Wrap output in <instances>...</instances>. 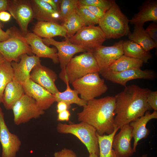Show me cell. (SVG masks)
Segmentation results:
<instances>
[{
  "label": "cell",
  "mask_w": 157,
  "mask_h": 157,
  "mask_svg": "<svg viewBox=\"0 0 157 157\" xmlns=\"http://www.w3.org/2000/svg\"><path fill=\"white\" fill-rule=\"evenodd\" d=\"M151 91L148 88L132 84L126 86L123 91L115 96V127L120 129L152 110L147 102Z\"/></svg>",
  "instance_id": "6da1fadb"
},
{
  "label": "cell",
  "mask_w": 157,
  "mask_h": 157,
  "mask_svg": "<svg viewBox=\"0 0 157 157\" xmlns=\"http://www.w3.org/2000/svg\"><path fill=\"white\" fill-rule=\"evenodd\" d=\"M115 96L94 99L87 102L82 110L77 114L78 119L94 127L100 135L112 133L115 129Z\"/></svg>",
  "instance_id": "7a4b0ae2"
},
{
  "label": "cell",
  "mask_w": 157,
  "mask_h": 157,
  "mask_svg": "<svg viewBox=\"0 0 157 157\" xmlns=\"http://www.w3.org/2000/svg\"><path fill=\"white\" fill-rule=\"evenodd\" d=\"M129 20L121 11L115 0L104 16L99 19V26L106 39H118L130 32Z\"/></svg>",
  "instance_id": "3957f363"
},
{
  "label": "cell",
  "mask_w": 157,
  "mask_h": 157,
  "mask_svg": "<svg viewBox=\"0 0 157 157\" xmlns=\"http://www.w3.org/2000/svg\"><path fill=\"white\" fill-rule=\"evenodd\" d=\"M99 69L92 53L85 52L73 58L65 70H61L59 78L65 83L72 84L91 73L99 72Z\"/></svg>",
  "instance_id": "277c9868"
},
{
  "label": "cell",
  "mask_w": 157,
  "mask_h": 157,
  "mask_svg": "<svg viewBox=\"0 0 157 157\" xmlns=\"http://www.w3.org/2000/svg\"><path fill=\"white\" fill-rule=\"evenodd\" d=\"M56 129L60 133L70 134L77 138L86 147L89 154L99 155V149L97 131L93 126L83 122L69 124L59 123Z\"/></svg>",
  "instance_id": "5b68a950"
},
{
  "label": "cell",
  "mask_w": 157,
  "mask_h": 157,
  "mask_svg": "<svg viewBox=\"0 0 157 157\" xmlns=\"http://www.w3.org/2000/svg\"><path fill=\"white\" fill-rule=\"evenodd\" d=\"M10 28V38L0 42V53L6 60L10 62H18L22 54L26 53L32 55L33 53L21 31L15 27Z\"/></svg>",
  "instance_id": "8992f818"
},
{
  "label": "cell",
  "mask_w": 157,
  "mask_h": 157,
  "mask_svg": "<svg viewBox=\"0 0 157 157\" xmlns=\"http://www.w3.org/2000/svg\"><path fill=\"white\" fill-rule=\"evenodd\" d=\"M74 89L80 95L81 98L88 101L105 93L108 89L104 80L99 72L88 74L72 84Z\"/></svg>",
  "instance_id": "52a82bcc"
},
{
  "label": "cell",
  "mask_w": 157,
  "mask_h": 157,
  "mask_svg": "<svg viewBox=\"0 0 157 157\" xmlns=\"http://www.w3.org/2000/svg\"><path fill=\"white\" fill-rule=\"evenodd\" d=\"M106 39L99 26H91L83 27L68 39L71 43L81 47L86 52L92 53L102 45Z\"/></svg>",
  "instance_id": "ba28073f"
},
{
  "label": "cell",
  "mask_w": 157,
  "mask_h": 157,
  "mask_svg": "<svg viewBox=\"0 0 157 157\" xmlns=\"http://www.w3.org/2000/svg\"><path fill=\"white\" fill-rule=\"evenodd\" d=\"M12 110L14 123L17 125L39 118L44 113L38 106L35 100L25 94L15 104Z\"/></svg>",
  "instance_id": "9c48e42d"
},
{
  "label": "cell",
  "mask_w": 157,
  "mask_h": 157,
  "mask_svg": "<svg viewBox=\"0 0 157 157\" xmlns=\"http://www.w3.org/2000/svg\"><path fill=\"white\" fill-rule=\"evenodd\" d=\"M15 20L24 36L29 31V24L34 18V13L30 0H9L8 10Z\"/></svg>",
  "instance_id": "30bf717a"
},
{
  "label": "cell",
  "mask_w": 157,
  "mask_h": 157,
  "mask_svg": "<svg viewBox=\"0 0 157 157\" xmlns=\"http://www.w3.org/2000/svg\"><path fill=\"white\" fill-rule=\"evenodd\" d=\"M99 73L106 80L125 87L126 86L127 82L132 80L144 79L153 80L156 77V74L153 70H143L140 68L130 69L120 72L106 70Z\"/></svg>",
  "instance_id": "8fae6325"
},
{
  "label": "cell",
  "mask_w": 157,
  "mask_h": 157,
  "mask_svg": "<svg viewBox=\"0 0 157 157\" xmlns=\"http://www.w3.org/2000/svg\"><path fill=\"white\" fill-rule=\"evenodd\" d=\"M123 41L120 40L110 46L101 45L93 51L92 53L98 65L99 72L107 70L111 65L124 55Z\"/></svg>",
  "instance_id": "7c38bea8"
},
{
  "label": "cell",
  "mask_w": 157,
  "mask_h": 157,
  "mask_svg": "<svg viewBox=\"0 0 157 157\" xmlns=\"http://www.w3.org/2000/svg\"><path fill=\"white\" fill-rule=\"evenodd\" d=\"M0 142L2 148L1 157H16L21 144L17 135L11 133L5 123L4 114L0 106Z\"/></svg>",
  "instance_id": "4fadbf2b"
},
{
  "label": "cell",
  "mask_w": 157,
  "mask_h": 157,
  "mask_svg": "<svg viewBox=\"0 0 157 157\" xmlns=\"http://www.w3.org/2000/svg\"><path fill=\"white\" fill-rule=\"evenodd\" d=\"M47 45H52L56 48L57 55L61 70L65 69L66 66L76 54L86 51L81 47L71 43L68 39L59 42L53 38L42 39Z\"/></svg>",
  "instance_id": "5bb4252c"
},
{
  "label": "cell",
  "mask_w": 157,
  "mask_h": 157,
  "mask_svg": "<svg viewBox=\"0 0 157 157\" xmlns=\"http://www.w3.org/2000/svg\"><path fill=\"white\" fill-rule=\"evenodd\" d=\"M22 85L25 94L33 99L41 110L48 109L56 102L53 94L31 79Z\"/></svg>",
  "instance_id": "9a60e30c"
},
{
  "label": "cell",
  "mask_w": 157,
  "mask_h": 157,
  "mask_svg": "<svg viewBox=\"0 0 157 157\" xmlns=\"http://www.w3.org/2000/svg\"><path fill=\"white\" fill-rule=\"evenodd\" d=\"M19 62L12 61L11 65L13 79L22 84L30 79L31 73L34 67L41 63L39 58L35 55L24 53L21 56Z\"/></svg>",
  "instance_id": "2e32d148"
},
{
  "label": "cell",
  "mask_w": 157,
  "mask_h": 157,
  "mask_svg": "<svg viewBox=\"0 0 157 157\" xmlns=\"http://www.w3.org/2000/svg\"><path fill=\"white\" fill-rule=\"evenodd\" d=\"M57 78L54 71L41 63L34 67L30 74V79L52 94L59 91L55 84Z\"/></svg>",
  "instance_id": "e0dca14e"
},
{
  "label": "cell",
  "mask_w": 157,
  "mask_h": 157,
  "mask_svg": "<svg viewBox=\"0 0 157 157\" xmlns=\"http://www.w3.org/2000/svg\"><path fill=\"white\" fill-rule=\"evenodd\" d=\"M120 129L119 132L113 137L112 148L116 157H130L134 153L131 144L132 128L128 124Z\"/></svg>",
  "instance_id": "ac0fdd59"
},
{
  "label": "cell",
  "mask_w": 157,
  "mask_h": 157,
  "mask_svg": "<svg viewBox=\"0 0 157 157\" xmlns=\"http://www.w3.org/2000/svg\"><path fill=\"white\" fill-rule=\"evenodd\" d=\"M24 37L33 53L36 56L39 58H50L55 64L59 63L56 47H49L44 43L42 38L33 32H29Z\"/></svg>",
  "instance_id": "d6986e66"
},
{
  "label": "cell",
  "mask_w": 157,
  "mask_h": 157,
  "mask_svg": "<svg viewBox=\"0 0 157 157\" xmlns=\"http://www.w3.org/2000/svg\"><path fill=\"white\" fill-rule=\"evenodd\" d=\"M157 118V111L151 113L147 111L142 116L131 122L129 125L132 128V136L134 139L133 149L136 152V147L139 141L146 138L150 133V130L146 127L147 123L151 120Z\"/></svg>",
  "instance_id": "ffe728a7"
},
{
  "label": "cell",
  "mask_w": 157,
  "mask_h": 157,
  "mask_svg": "<svg viewBox=\"0 0 157 157\" xmlns=\"http://www.w3.org/2000/svg\"><path fill=\"white\" fill-rule=\"evenodd\" d=\"M30 1L33 12L34 18L38 21L52 22L62 24L60 13L54 10L43 0H30Z\"/></svg>",
  "instance_id": "44dd1931"
},
{
  "label": "cell",
  "mask_w": 157,
  "mask_h": 157,
  "mask_svg": "<svg viewBox=\"0 0 157 157\" xmlns=\"http://www.w3.org/2000/svg\"><path fill=\"white\" fill-rule=\"evenodd\" d=\"M157 22V1L148 0L139 8V12L130 19V23L135 26H143L148 21Z\"/></svg>",
  "instance_id": "7402d4cb"
},
{
  "label": "cell",
  "mask_w": 157,
  "mask_h": 157,
  "mask_svg": "<svg viewBox=\"0 0 157 157\" xmlns=\"http://www.w3.org/2000/svg\"><path fill=\"white\" fill-rule=\"evenodd\" d=\"M33 33L41 38H51L56 36L65 38L66 31L63 26L52 22L38 21L35 24Z\"/></svg>",
  "instance_id": "603a6c76"
},
{
  "label": "cell",
  "mask_w": 157,
  "mask_h": 157,
  "mask_svg": "<svg viewBox=\"0 0 157 157\" xmlns=\"http://www.w3.org/2000/svg\"><path fill=\"white\" fill-rule=\"evenodd\" d=\"M25 94L22 85L13 79L6 85L3 94L2 103L5 108L12 109L15 104Z\"/></svg>",
  "instance_id": "cb8c5ba5"
},
{
  "label": "cell",
  "mask_w": 157,
  "mask_h": 157,
  "mask_svg": "<svg viewBox=\"0 0 157 157\" xmlns=\"http://www.w3.org/2000/svg\"><path fill=\"white\" fill-rule=\"evenodd\" d=\"M129 40L141 46L146 51L156 48V45L147 33L143 26H134L133 32L128 35Z\"/></svg>",
  "instance_id": "d4e9b609"
},
{
  "label": "cell",
  "mask_w": 157,
  "mask_h": 157,
  "mask_svg": "<svg viewBox=\"0 0 157 157\" xmlns=\"http://www.w3.org/2000/svg\"><path fill=\"white\" fill-rule=\"evenodd\" d=\"M124 55L147 63L153 56L149 51H146L141 46L130 40L123 41L122 44Z\"/></svg>",
  "instance_id": "484cf974"
},
{
  "label": "cell",
  "mask_w": 157,
  "mask_h": 157,
  "mask_svg": "<svg viewBox=\"0 0 157 157\" xmlns=\"http://www.w3.org/2000/svg\"><path fill=\"white\" fill-rule=\"evenodd\" d=\"M65 83L67 88L64 91L62 92L59 91L53 94L56 102L62 101L70 106L71 104H74L80 106H84L87 101L78 97L77 91L74 89H71L68 82H66Z\"/></svg>",
  "instance_id": "4316f807"
},
{
  "label": "cell",
  "mask_w": 157,
  "mask_h": 157,
  "mask_svg": "<svg viewBox=\"0 0 157 157\" xmlns=\"http://www.w3.org/2000/svg\"><path fill=\"white\" fill-rule=\"evenodd\" d=\"M143 63L141 60L123 55L108 68L107 70L115 72L140 68Z\"/></svg>",
  "instance_id": "83f0119b"
},
{
  "label": "cell",
  "mask_w": 157,
  "mask_h": 157,
  "mask_svg": "<svg viewBox=\"0 0 157 157\" xmlns=\"http://www.w3.org/2000/svg\"><path fill=\"white\" fill-rule=\"evenodd\" d=\"M119 129L115 127L112 133L107 135H100L97 133L99 149V157H116L112 145L113 137Z\"/></svg>",
  "instance_id": "f1b7e54d"
},
{
  "label": "cell",
  "mask_w": 157,
  "mask_h": 157,
  "mask_svg": "<svg viewBox=\"0 0 157 157\" xmlns=\"http://www.w3.org/2000/svg\"><path fill=\"white\" fill-rule=\"evenodd\" d=\"M76 10L67 17L61 24L66 31L65 39L70 38L82 27L85 26L84 21Z\"/></svg>",
  "instance_id": "f546056e"
},
{
  "label": "cell",
  "mask_w": 157,
  "mask_h": 157,
  "mask_svg": "<svg viewBox=\"0 0 157 157\" xmlns=\"http://www.w3.org/2000/svg\"><path fill=\"white\" fill-rule=\"evenodd\" d=\"M13 78L11 62L5 60L0 65V103H2V96L6 85Z\"/></svg>",
  "instance_id": "4dcf8cb0"
},
{
  "label": "cell",
  "mask_w": 157,
  "mask_h": 157,
  "mask_svg": "<svg viewBox=\"0 0 157 157\" xmlns=\"http://www.w3.org/2000/svg\"><path fill=\"white\" fill-rule=\"evenodd\" d=\"M76 11L84 21L85 26L98 24L99 19L82 5L78 3Z\"/></svg>",
  "instance_id": "1f68e13d"
},
{
  "label": "cell",
  "mask_w": 157,
  "mask_h": 157,
  "mask_svg": "<svg viewBox=\"0 0 157 157\" xmlns=\"http://www.w3.org/2000/svg\"><path fill=\"white\" fill-rule=\"evenodd\" d=\"M78 4V0H62L60 13L62 23L67 17L76 10Z\"/></svg>",
  "instance_id": "d6a6232c"
},
{
  "label": "cell",
  "mask_w": 157,
  "mask_h": 157,
  "mask_svg": "<svg viewBox=\"0 0 157 157\" xmlns=\"http://www.w3.org/2000/svg\"><path fill=\"white\" fill-rule=\"evenodd\" d=\"M113 1L111 0H78V3L97 7L106 12L111 7Z\"/></svg>",
  "instance_id": "836d02e7"
},
{
  "label": "cell",
  "mask_w": 157,
  "mask_h": 157,
  "mask_svg": "<svg viewBox=\"0 0 157 157\" xmlns=\"http://www.w3.org/2000/svg\"><path fill=\"white\" fill-rule=\"evenodd\" d=\"M147 102L152 110L157 111V91H151L148 95Z\"/></svg>",
  "instance_id": "e575fe53"
},
{
  "label": "cell",
  "mask_w": 157,
  "mask_h": 157,
  "mask_svg": "<svg viewBox=\"0 0 157 157\" xmlns=\"http://www.w3.org/2000/svg\"><path fill=\"white\" fill-rule=\"evenodd\" d=\"M148 35L157 45V24L153 22L151 23L145 29Z\"/></svg>",
  "instance_id": "d590c367"
},
{
  "label": "cell",
  "mask_w": 157,
  "mask_h": 157,
  "mask_svg": "<svg viewBox=\"0 0 157 157\" xmlns=\"http://www.w3.org/2000/svg\"><path fill=\"white\" fill-rule=\"evenodd\" d=\"M82 5L88 9L99 19L101 18L104 16L106 12L103 9L97 7L89 5Z\"/></svg>",
  "instance_id": "8d00e7d4"
},
{
  "label": "cell",
  "mask_w": 157,
  "mask_h": 157,
  "mask_svg": "<svg viewBox=\"0 0 157 157\" xmlns=\"http://www.w3.org/2000/svg\"><path fill=\"white\" fill-rule=\"evenodd\" d=\"M54 157H77L76 153L72 150L64 148L55 152Z\"/></svg>",
  "instance_id": "74e56055"
},
{
  "label": "cell",
  "mask_w": 157,
  "mask_h": 157,
  "mask_svg": "<svg viewBox=\"0 0 157 157\" xmlns=\"http://www.w3.org/2000/svg\"><path fill=\"white\" fill-rule=\"evenodd\" d=\"M3 27L2 24L0 21V42L8 39L10 38L11 33L10 28L8 29L6 31H4L1 29Z\"/></svg>",
  "instance_id": "f35d334b"
},
{
  "label": "cell",
  "mask_w": 157,
  "mask_h": 157,
  "mask_svg": "<svg viewBox=\"0 0 157 157\" xmlns=\"http://www.w3.org/2000/svg\"><path fill=\"white\" fill-rule=\"evenodd\" d=\"M71 115L68 110H66L58 113L57 120L59 121H68Z\"/></svg>",
  "instance_id": "ab89813d"
},
{
  "label": "cell",
  "mask_w": 157,
  "mask_h": 157,
  "mask_svg": "<svg viewBox=\"0 0 157 157\" xmlns=\"http://www.w3.org/2000/svg\"><path fill=\"white\" fill-rule=\"evenodd\" d=\"M71 107L66 103L62 101L57 102V112L59 113L62 111L68 110Z\"/></svg>",
  "instance_id": "60d3db41"
},
{
  "label": "cell",
  "mask_w": 157,
  "mask_h": 157,
  "mask_svg": "<svg viewBox=\"0 0 157 157\" xmlns=\"http://www.w3.org/2000/svg\"><path fill=\"white\" fill-rule=\"evenodd\" d=\"M9 4V0H0V13L8 10Z\"/></svg>",
  "instance_id": "b9f144b4"
},
{
  "label": "cell",
  "mask_w": 157,
  "mask_h": 157,
  "mask_svg": "<svg viewBox=\"0 0 157 157\" xmlns=\"http://www.w3.org/2000/svg\"><path fill=\"white\" fill-rule=\"evenodd\" d=\"M11 15L6 12L3 11L0 13V20L6 22L9 21L10 19Z\"/></svg>",
  "instance_id": "7bdbcfd3"
},
{
  "label": "cell",
  "mask_w": 157,
  "mask_h": 157,
  "mask_svg": "<svg viewBox=\"0 0 157 157\" xmlns=\"http://www.w3.org/2000/svg\"><path fill=\"white\" fill-rule=\"evenodd\" d=\"M48 3L55 10L59 12V10L53 0H43Z\"/></svg>",
  "instance_id": "ee69618b"
},
{
  "label": "cell",
  "mask_w": 157,
  "mask_h": 157,
  "mask_svg": "<svg viewBox=\"0 0 157 157\" xmlns=\"http://www.w3.org/2000/svg\"><path fill=\"white\" fill-rule=\"evenodd\" d=\"M5 60L3 55L0 53V65Z\"/></svg>",
  "instance_id": "f6af8a7d"
},
{
  "label": "cell",
  "mask_w": 157,
  "mask_h": 157,
  "mask_svg": "<svg viewBox=\"0 0 157 157\" xmlns=\"http://www.w3.org/2000/svg\"><path fill=\"white\" fill-rule=\"evenodd\" d=\"M89 157H99V156L95 154H89Z\"/></svg>",
  "instance_id": "bcb514c9"
},
{
  "label": "cell",
  "mask_w": 157,
  "mask_h": 157,
  "mask_svg": "<svg viewBox=\"0 0 157 157\" xmlns=\"http://www.w3.org/2000/svg\"><path fill=\"white\" fill-rule=\"evenodd\" d=\"M147 154H144L141 157H147Z\"/></svg>",
  "instance_id": "7dc6e473"
}]
</instances>
